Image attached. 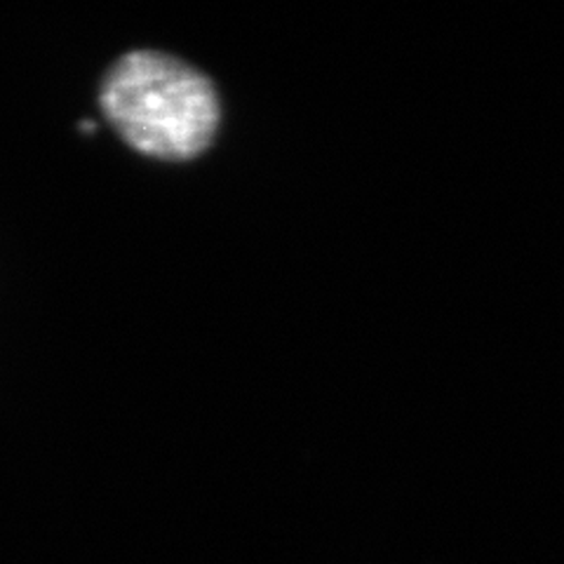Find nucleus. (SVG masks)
I'll return each instance as SVG.
<instances>
[{"mask_svg":"<svg viewBox=\"0 0 564 564\" xmlns=\"http://www.w3.org/2000/svg\"><path fill=\"white\" fill-rule=\"evenodd\" d=\"M101 111L128 144L158 161H188L219 128V99L193 66L161 52H130L101 83Z\"/></svg>","mask_w":564,"mask_h":564,"instance_id":"1","label":"nucleus"}]
</instances>
